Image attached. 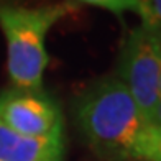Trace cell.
<instances>
[{
  "mask_svg": "<svg viewBox=\"0 0 161 161\" xmlns=\"http://www.w3.org/2000/svg\"><path fill=\"white\" fill-rule=\"evenodd\" d=\"M74 10L69 2L26 7L0 2V28L7 40V71L13 87L41 91L49 63L46 35L49 28Z\"/></svg>",
  "mask_w": 161,
  "mask_h": 161,
  "instance_id": "cell-2",
  "label": "cell"
},
{
  "mask_svg": "<svg viewBox=\"0 0 161 161\" xmlns=\"http://www.w3.org/2000/svg\"><path fill=\"white\" fill-rule=\"evenodd\" d=\"M64 156V138H33L0 123V161H49Z\"/></svg>",
  "mask_w": 161,
  "mask_h": 161,
  "instance_id": "cell-5",
  "label": "cell"
},
{
  "mask_svg": "<svg viewBox=\"0 0 161 161\" xmlns=\"http://www.w3.org/2000/svg\"><path fill=\"white\" fill-rule=\"evenodd\" d=\"M49 161H63V156H59V158H54V159H49Z\"/></svg>",
  "mask_w": 161,
  "mask_h": 161,
  "instance_id": "cell-9",
  "label": "cell"
},
{
  "mask_svg": "<svg viewBox=\"0 0 161 161\" xmlns=\"http://www.w3.org/2000/svg\"><path fill=\"white\" fill-rule=\"evenodd\" d=\"M140 17L145 25L161 31V0H140Z\"/></svg>",
  "mask_w": 161,
  "mask_h": 161,
  "instance_id": "cell-8",
  "label": "cell"
},
{
  "mask_svg": "<svg viewBox=\"0 0 161 161\" xmlns=\"http://www.w3.org/2000/svg\"><path fill=\"white\" fill-rule=\"evenodd\" d=\"M76 2L99 7V8L108 10L119 17L125 12H133L140 15V0H76Z\"/></svg>",
  "mask_w": 161,
  "mask_h": 161,
  "instance_id": "cell-7",
  "label": "cell"
},
{
  "mask_svg": "<svg viewBox=\"0 0 161 161\" xmlns=\"http://www.w3.org/2000/svg\"><path fill=\"white\" fill-rule=\"evenodd\" d=\"M119 72L143 119L151 122L159 102L161 31L145 23L133 28L122 49Z\"/></svg>",
  "mask_w": 161,
  "mask_h": 161,
  "instance_id": "cell-3",
  "label": "cell"
},
{
  "mask_svg": "<svg viewBox=\"0 0 161 161\" xmlns=\"http://www.w3.org/2000/svg\"><path fill=\"white\" fill-rule=\"evenodd\" d=\"M0 123L25 136L64 138L61 107L43 91H0Z\"/></svg>",
  "mask_w": 161,
  "mask_h": 161,
  "instance_id": "cell-4",
  "label": "cell"
},
{
  "mask_svg": "<svg viewBox=\"0 0 161 161\" xmlns=\"http://www.w3.org/2000/svg\"><path fill=\"white\" fill-rule=\"evenodd\" d=\"M159 100H161V77H159Z\"/></svg>",
  "mask_w": 161,
  "mask_h": 161,
  "instance_id": "cell-10",
  "label": "cell"
},
{
  "mask_svg": "<svg viewBox=\"0 0 161 161\" xmlns=\"http://www.w3.org/2000/svg\"><path fill=\"white\" fill-rule=\"evenodd\" d=\"M131 159L136 161H161V127L146 122L138 135Z\"/></svg>",
  "mask_w": 161,
  "mask_h": 161,
  "instance_id": "cell-6",
  "label": "cell"
},
{
  "mask_svg": "<svg viewBox=\"0 0 161 161\" xmlns=\"http://www.w3.org/2000/svg\"><path fill=\"white\" fill-rule=\"evenodd\" d=\"M77 125L100 158L131 159L146 120L120 79H102L79 94L74 104Z\"/></svg>",
  "mask_w": 161,
  "mask_h": 161,
  "instance_id": "cell-1",
  "label": "cell"
}]
</instances>
